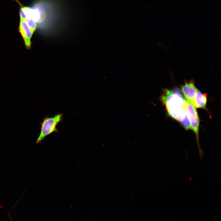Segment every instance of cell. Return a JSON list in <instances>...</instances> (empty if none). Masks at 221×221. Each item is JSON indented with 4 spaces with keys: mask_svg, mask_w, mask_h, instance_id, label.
<instances>
[{
    "mask_svg": "<svg viewBox=\"0 0 221 221\" xmlns=\"http://www.w3.org/2000/svg\"><path fill=\"white\" fill-rule=\"evenodd\" d=\"M160 99L165 106L169 116L180 122L186 130L192 129L186 109L187 101L180 91L164 89Z\"/></svg>",
    "mask_w": 221,
    "mask_h": 221,
    "instance_id": "6da1fadb",
    "label": "cell"
},
{
    "mask_svg": "<svg viewBox=\"0 0 221 221\" xmlns=\"http://www.w3.org/2000/svg\"><path fill=\"white\" fill-rule=\"evenodd\" d=\"M63 116V114L58 113L53 117L46 116L43 119L42 121L40 122V133L36 144L41 143L45 138L54 132H59L56 127L62 121Z\"/></svg>",
    "mask_w": 221,
    "mask_h": 221,
    "instance_id": "7a4b0ae2",
    "label": "cell"
},
{
    "mask_svg": "<svg viewBox=\"0 0 221 221\" xmlns=\"http://www.w3.org/2000/svg\"><path fill=\"white\" fill-rule=\"evenodd\" d=\"M186 109L189 117L192 129L196 135L198 144L199 119L197 111L196 108L187 101L186 104Z\"/></svg>",
    "mask_w": 221,
    "mask_h": 221,
    "instance_id": "3957f363",
    "label": "cell"
},
{
    "mask_svg": "<svg viewBox=\"0 0 221 221\" xmlns=\"http://www.w3.org/2000/svg\"><path fill=\"white\" fill-rule=\"evenodd\" d=\"M182 91L187 101L193 106L194 99L198 90L194 85V82L192 80L181 86Z\"/></svg>",
    "mask_w": 221,
    "mask_h": 221,
    "instance_id": "277c9868",
    "label": "cell"
},
{
    "mask_svg": "<svg viewBox=\"0 0 221 221\" xmlns=\"http://www.w3.org/2000/svg\"><path fill=\"white\" fill-rule=\"evenodd\" d=\"M19 31L24 40L25 44L27 48L31 45V39L33 33L25 20H21L19 26Z\"/></svg>",
    "mask_w": 221,
    "mask_h": 221,
    "instance_id": "5b68a950",
    "label": "cell"
},
{
    "mask_svg": "<svg viewBox=\"0 0 221 221\" xmlns=\"http://www.w3.org/2000/svg\"><path fill=\"white\" fill-rule=\"evenodd\" d=\"M207 95L206 93H202L197 90L194 99L193 106L196 108H206Z\"/></svg>",
    "mask_w": 221,
    "mask_h": 221,
    "instance_id": "8992f818",
    "label": "cell"
},
{
    "mask_svg": "<svg viewBox=\"0 0 221 221\" xmlns=\"http://www.w3.org/2000/svg\"><path fill=\"white\" fill-rule=\"evenodd\" d=\"M26 20L27 24L30 28L31 32L33 33L37 27L36 21L32 17H28Z\"/></svg>",
    "mask_w": 221,
    "mask_h": 221,
    "instance_id": "52a82bcc",
    "label": "cell"
},
{
    "mask_svg": "<svg viewBox=\"0 0 221 221\" xmlns=\"http://www.w3.org/2000/svg\"><path fill=\"white\" fill-rule=\"evenodd\" d=\"M20 16L21 20H26L27 17L23 11L20 9Z\"/></svg>",
    "mask_w": 221,
    "mask_h": 221,
    "instance_id": "ba28073f",
    "label": "cell"
}]
</instances>
